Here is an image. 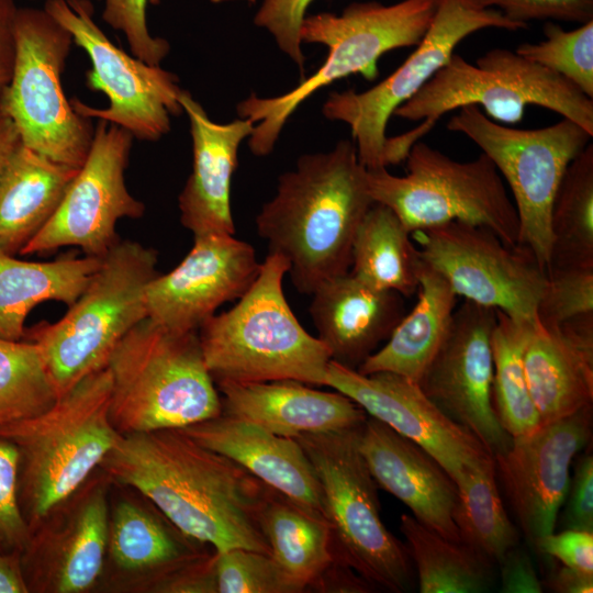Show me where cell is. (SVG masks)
<instances>
[{"label": "cell", "instance_id": "obj_42", "mask_svg": "<svg viewBox=\"0 0 593 593\" xmlns=\"http://www.w3.org/2000/svg\"><path fill=\"white\" fill-rule=\"evenodd\" d=\"M159 0H104L103 21L124 34L130 51L136 58L152 66H160L170 51L169 43L153 36L147 26L148 4Z\"/></svg>", "mask_w": 593, "mask_h": 593}, {"label": "cell", "instance_id": "obj_26", "mask_svg": "<svg viewBox=\"0 0 593 593\" xmlns=\"http://www.w3.org/2000/svg\"><path fill=\"white\" fill-rule=\"evenodd\" d=\"M204 547L152 503L123 496L110 505L105 563L122 588L155 592L169 575L210 555Z\"/></svg>", "mask_w": 593, "mask_h": 593}, {"label": "cell", "instance_id": "obj_17", "mask_svg": "<svg viewBox=\"0 0 593 593\" xmlns=\"http://www.w3.org/2000/svg\"><path fill=\"white\" fill-rule=\"evenodd\" d=\"M112 483L102 469L96 470L32 529L21 553L29 592L83 593L100 581Z\"/></svg>", "mask_w": 593, "mask_h": 593}, {"label": "cell", "instance_id": "obj_46", "mask_svg": "<svg viewBox=\"0 0 593 593\" xmlns=\"http://www.w3.org/2000/svg\"><path fill=\"white\" fill-rule=\"evenodd\" d=\"M572 465L573 474L558 521L563 529L593 533V456L589 451L580 452Z\"/></svg>", "mask_w": 593, "mask_h": 593}, {"label": "cell", "instance_id": "obj_34", "mask_svg": "<svg viewBox=\"0 0 593 593\" xmlns=\"http://www.w3.org/2000/svg\"><path fill=\"white\" fill-rule=\"evenodd\" d=\"M400 530L421 593H478L490 588L494 563L469 546L443 537L410 514L401 515Z\"/></svg>", "mask_w": 593, "mask_h": 593}, {"label": "cell", "instance_id": "obj_50", "mask_svg": "<svg viewBox=\"0 0 593 593\" xmlns=\"http://www.w3.org/2000/svg\"><path fill=\"white\" fill-rule=\"evenodd\" d=\"M16 11L18 7L14 0H0V114H2L4 94L14 67V22Z\"/></svg>", "mask_w": 593, "mask_h": 593}, {"label": "cell", "instance_id": "obj_53", "mask_svg": "<svg viewBox=\"0 0 593 593\" xmlns=\"http://www.w3.org/2000/svg\"><path fill=\"white\" fill-rule=\"evenodd\" d=\"M20 142L19 132L12 120L3 113L0 114V171Z\"/></svg>", "mask_w": 593, "mask_h": 593}, {"label": "cell", "instance_id": "obj_41", "mask_svg": "<svg viewBox=\"0 0 593 593\" xmlns=\"http://www.w3.org/2000/svg\"><path fill=\"white\" fill-rule=\"evenodd\" d=\"M589 313H593V266L547 268L537 322L553 327Z\"/></svg>", "mask_w": 593, "mask_h": 593}, {"label": "cell", "instance_id": "obj_7", "mask_svg": "<svg viewBox=\"0 0 593 593\" xmlns=\"http://www.w3.org/2000/svg\"><path fill=\"white\" fill-rule=\"evenodd\" d=\"M155 249L120 239L61 318L26 328L23 339L40 347L59 396L105 368L119 342L147 317L145 292L159 275Z\"/></svg>", "mask_w": 593, "mask_h": 593}, {"label": "cell", "instance_id": "obj_28", "mask_svg": "<svg viewBox=\"0 0 593 593\" xmlns=\"http://www.w3.org/2000/svg\"><path fill=\"white\" fill-rule=\"evenodd\" d=\"M310 314L332 360L357 369L405 315L404 296L374 288L347 272L321 284Z\"/></svg>", "mask_w": 593, "mask_h": 593}, {"label": "cell", "instance_id": "obj_4", "mask_svg": "<svg viewBox=\"0 0 593 593\" xmlns=\"http://www.w3.org/2000/svg\"><path fill=\"white\" fill-rule=\"evenodd\" d=\"M105 367L75 384L45 412L0 426L19 454L18 499L32 529L100 467L122 435L110 419Z\"/></svg>", "mask_w": 593, "mask_h": 593}, {"label": "cell", "instance_id": "obj_31", "mask_svg": "<svg viewBox=\"0 0 593 593\" xmlns=\"http://www.w3.org/2000/svg\"><path fill=\"white\" fill-rule=\"evenodd\" d=\"M102 258L61 257L26 261L0 251V338L21 340L25 318L44 301L70 306L88 286Z\"/></svg>", "mask_w": 593, "mask_h": 593}, {"label": "cell", "instance_id": "obj_23", "mask_svg": "<svg viewBox=\"0 0 593 593\" xmlns=\"http://www.w3.org/2000/svg\"><path fill=\"white\" fill-rule=\"evenodd\" d=\"M179 102L189 119L193 153L192 171L178 198L181 224L194 236L235 234L231 181L239 145L253 134L255 123L242 118L215 123L183 89Z\"/></svg>", "mask_w": 593, "mask_h": 593}, {"label": "cell", "instance_id": "obj_21", "mask_svg": "<svg viewBox=\"0 0 593 593\" xmlns=\"http://www.w3.org/2000/svg\"><path fill=\"white\" fill-rule=\"evenodd\" d=\"M255 248L234 234L194 236L187 256L147 286V317L169 329L198 331L225 302L238 300L257 278Z\"/></svg>", "mask_w": 593, "mask_h": 593}, {"label": "cell", "instance_id": "obj_14", "mask_svg": "<svg viewBox=\"0 0 593 593\" xmlns=\"http://www.w3.org/2000/svg\"><path fill=\"white\" fill-rule=\"evenodd\" d=\"M44 10L89 56L87 87L103 92L109 100L108 108L97 109L72 98L74 110L118 125L141 141L155 142L165 136L171 116L183 111L178 77L115 46L94 22L90 0H46Z\"/></svg>", "mask_w": 593, "mask_h": 593}, {"label": "cell", "instance_id": "obj_49", "mask_svg": "<svg viewBox=\"0 0 593 593\" xmlns=\"http://www.w3.org/2000/svg\"><path fill=\"white\" fill-rule=\"evenodd\" d=\"M213 553L201 558L165 579L155 592L216 593Z\"/></svg>", "mask_w": 593, "mask_h": 593}, {"label": "cell", "instance_id": "obj_8", "mask_svg": "<svg viewBox=\"0 0 593 593\" xmlns=\"http://www.w3.org/2000/svg\"><path fill=\"white\" fill-rule=\"evenodd\" d=\"M360 426L294 439L318 479L335 560L351 568L374 591L407 592L413 562L406 545L381 519L378 484L358 447Z\"/></svg>", "mask_w": 593, "mask_h": 593}, {"label": "cell", "instance_id": "obj_35", "mask_svg": "<svg viewBox=\"0 0 593 593\" xmlns=\"http://www.w3.org/2000/svg\"><path fill=\"white\" fill-rule=\"evenodd\" d=\"M452 519L460 541L499 563L519 542V532L510 519L500 495L494 458L466 471L456 482Z\"/></svg>", "mask_w": 593, "mask_h": 593}, {"label": "cell", "instance_id": "obj_16", "mask_svg": "<svg viewBox=\"0 0 593 593\" xmlns=\"http://www.w3.org/2000/svg\"><path fill=\"white\" fill-rule=\"evenodd\" d=\"M133 135L98 120L88 156L69 184L58 209L21 255L77 246L86 256L102 258L120 240V219H139L143 202L125 184Z\"/></svg>", "mask_w": 593, "mask_h": 593}, {"label": "cell", "instance_id": "obj_6", "mask_svg": "<svg viewBox=\"0 0 593 593\" xmlns=\"http://www.w3.org/2000/svg\"><path fill=\"white\" fill-rule=\"evenodd\" d=\"M437 0L353 2L337 15L323 12L305 16L300 38L328 47L324 64L294 89L271 98L251 93L237 105V114L255 123L248 146L256 156L270 154L280 132L298 107L320 88L353 74L372 80L378 60L387 52L416 46L435 15Z\"/></svg>", "mask_w": 593, "mask_h": 593}, {"label": "cell", "instance_id": "obj_54", "mask_svg": "<svg viewBox=\"0 0 593 593\" xmlns=\"http://www.w3.org/2000/svg\"><path fill=\"white\" fill-rule=\"evenodd\" d=\"M250 2H255V0H249Z\"/></svg>", "mask_w": 593, "mask_h": 593}, {"label": "cell", "instance_id": "obj_44", "mask_svg": "<svg viewBox=\"0 0 593 593\" xmlns=\"http://www.w3.org/2000/svg\"><path fill=\"white\" fill-rule=\"evenodd\" d=\"M314 0H262L254 23L266 29L279 48L303 71L304 55L301 49L300 29L309 5Z\"/></svg>", "mask_w": 593, "mask_h": 593}, {"label": "cell", "instance_id": "obj_27", "mask_svg": "<svg viewBox=\"0 0 593 593\" xmlns=\"http://www.w3.org/2000/svg\"><path fill=\"white\" fill-rule=\"evenodd\" d=\"M215 385L223 414L283 437L356 427L368 417L345 394L320 391L295 380L219 381Z\"/></svg>", "mask_w": 593, "mask_h": 593}, {"label": "cell", "instance_id": "obj_22", "mask_svg": "<svg viewBox=\"0 0 593 593\" xmlns=\"http://www.w3.org/2000/svg\"><path fill=\"white\" fill-rule=\"evenodd\" d=\"M358 447L378 486L405 504L419 523L460 541L452 519L457 483L426 449L369 415L360 426Z\"/></svg>", "mask_w": 593, "mask_h": 593}, {"label": "cell", "instance_id": "obj_48", "mask_svg": "<svg viewBox=\"0 0 593 593\" xmlns=\"http://www.w3.org/2000/svg\"><path fill=\"white\" fill-rule=\"evenodd\" d=\"M501 592L541 593L544 586L528 552L518 545L510 549L499 562Z\"/></svg>", "mask_w": 593, "mask_h": 593}, {"label": "cell", "instance_id": "obj_18", "mask_svg": "<svg viewBox=\"0 0 593 593\" xmlns=\"http://www.w3.org/2000/svg\"><path fill=\"white\" fill-rule=\"evenodd\" d=\"M592 405L537 429L512 437L510 446L493 456L496 477L534 548L555 532L566 500L571 466L592 439Z\"/></svg>", "mask_w": 593, "mask_h": 593}, {"label": "cell", "instance_id": "obj_37", "mask_svg": "<svg viewBox=\"0 0 593 593\" xmlns=\"http://www.w3.org/2000/svg\"><path fill=\"white\" fill-rule=\"evenodd\" d=\"M534 322H517L496 310L491 339L492 402L500 424L512 437L528 434L541 425L527 387L523 360Z\"/></svg>", "mask_w": 593, "mask_h": 593}, {"label": "cell", "instance_id": "obj_5", "mask_svg": "<svg viewBox=\"0 0 593 593\" xmlns=\"http://www.w3.org/2000/svg\"><path fill=\"white\" fill-rule=\"evenodd\" d=\"M107 368L110 419L121 435L181 429L222 413L198 331L169 329L146 317L119 342Z\"/></svg>", "mask_w": 593, "mask_h": 593}, {"label": "cell", "instance_id": "obj_40", "mask_svg": "<svg viewBox=\"0 0 593 593\" xmlns=\"http://www.w3.org/2000/svg\"><path fill=\"white\" fill-rule=\"evenodd\" d=\"M216 593H303L270 555L233 548L213 555Z\"/></svg>", "mask_w": 593, "mask_h": 593}, {"label": "cell", "instance_id": "obj_12", "mask_svg": "<svg viewBox=\"0 0 593 593\" xmlns=\"http://www.w3.org/2000/svg\"><path fill=\"white\" fill-rule=\"evenodd\" d=\"M458 110L447 122V128L466 135L494 163L513 195L519 245L527 247L547 269L556 190L566 168L591 143L592 135L566 118L546 127L523 130L491 120L477 105Z\"/></svg>", "mask_w": 593, "mask_h": 593}, {"label": "cell", "instance_id": "obj_52", "mask_svg": "<svg viewBox=\"0 0 593 593\" xmlns=\"http://www.w3.org/2000/svg\"><path fill=\"white\" fill-rule=\"evenodd\" d=\"M21 553L0 552V593H29Z\"/></svg>", "mask_w": 593, "mask_h": 593}, {"label": "cell", "instance_id": "obj_13", "mask_svg": "<svg viewBox=\"0 0 593 593\" xmlns=\"http://www.w3.org/2000/svg\"><path fill=\"white\" fill-rule=\"evenodd\" d=\"M486 27L527 29L501 11L480 8L471 0H437L427 32L394 72L366 91L346 90L328 96L322 109L324 116L349 125L358 159L366 169L387 168L385 130L394 111L450 59L462 40Z\"/></svg>", "mask_w": 593, "mask_h": 593}, {"label": "cell", "instance_id": "obj_10", "mask_svg": "<svg viewBox=\"0 0 593 593\" xmlns=\"http://www.w3.org/2000/svg\"><path fill=\"white\" fill-rule=\"evenodd\" d=\"M528 104L555 111L593 136L592 98L555 71L499 47L475 64L454 53L393 115L421 120L428 133L445 113L465 105L483 109L495 122L514 124L523 119Z\"/></svg>", "mask_w": 593, "mask_h": 593}, {"label": "cell", "instance_id": "obj_11", "mask_svg": "<svg viewBox=\"0 0 593 593\" xmlns=\"http://www.w3.org/2000/svg\"><path fill=\"white\" fill-rule=\"evenodd\" d=\"M15 58L2 113L14 123L21 143L55 163L79 169L94 127L78 114L61 86L74 40L44 9L18 8Z\"/></svg>", "mask_w": 593, "mask_h": 593}, {"label": "cell", "instance_id": "obj_43", "mask_svg": "<svg viewBox=\"0 0 593 593\" xmlns=\"http://www.w3.org/2000/svg\"><path fill=\"white\" fill-rule=\"evenodd\" d=\"M16 447L0 436V552L23 551L31 529L18 499Z\"/></svg>", "mask_w": 593, "mask_h": 593}, {"label": "cell", "instance_id": "obj_30", "mask_svg": "<svg viewBox=\"0 0 593 593\" xmlns=\"http://www.w3.org/2000/svg\"><path fill=\"white\" fill-rule=\"evenodd\" d=\"M416 294L412 311L402 317L385 344L356 369L359 373L392 372L419 382L448 333L457 295L423 260Z\"/></svg>", "mask_w": 593, "mask_h": 593}, {"label": "cell", "instance_id": "obj_19", "mask_svg": "<svg viewBox=\"0 0 593 593\" xmlns=\"http://www.w3.org/2000/svg\"><path fill=\"white\" fill-rule=\"evenodd\" d=\"M495 324L496 310L466 300L455 310L448 333L418 382L422 391L473 433L492 456L512 441L492 402Z\"/></svg>", "mask_w": 593, "mask_h": 593}, {"label": "cell", "instance_id": "obj_24", "mask_svg": "<svg viewBox=\"0 0 593 593\" xmlns=\"http://www.w3.org/2000/svg\"><path fill=\"white\" fill-rule=\"evenodd\" d=\"M181 430L236 462L272 490L325 517L318 479L296 439L223 413Z\"/></svg>", "mask_w": 593, "mask_h": 593}, {"label": "cell", "instance_id": "obj_45", "mask_svg": "<svg viewBox=\"0 0 593 593\" xmlns=\"http://www.w3.org/2000/svg\"><path fill=\"white\" fill-rule=\"evenodd\" d=\"M493 8L508 20L528 27L532 20H557L580 24L593 21V0H471Z\"/></svg>", "mask_w": 593, "mask_h": 593}, {"label": "cell", "instance_id": "obj_20", "mask_svg": "<svg viewBox=\"0 0 593 593\" xmlns=\"http://www.w3.org/2000/svg\"><path fill=\"white\" fill-rule=\"evenodd\" d=\"M324 385L426 449L457 482L493 456L467 427L446 415L418 383L392 372L359 373L331 360Z\"/></svg>", "mask_w": 593, "mask_h": 593}, {"label": "cell", "instance_id": "obj_15", "mask_svg": "<svg viewBox=\"0 0 593 593\" xmlns=\"http://www.w3.org/2000/svg\"><path fill=\"white\" fill-rule=\"evenodd\" d=\"M419 257L455 294L533 323L547 271L525 246H510L488 227L460 222L411 233Z\"/></svg>", "mask_w": 593, "mask_h": 593}, {"label": "cell", "instance_id": "obj_3", "mask_svg": "<svg viewBox=\"0 0 593 593\" xmlns=\"http://www.w3.org/2000/svg\"><path fill=\"white\" fill-rule=\"evenodd\" d=\"M289 262L266 256L249 289L226 312L214 314L198 329L204 361L214 382L295 380L324 385L332 355L310 335L283 293Z\"/></svg>", "mask_w": 593, "mask_h": 593}, {"label": "cell", "instance_id": "obj_32", "mask_svg": "<svg viewBox=\"0 0 593 593\" xmlns=\"http://www.w3.org/2000/svg\"><path fill=\"white\" fill-rule=\"evenodd\" d=\"M258 522L271 558L306 591H316L322 578L337 562L328 521L271 489Z\"/></svg>", "mask_w": 593, "mask_h": 593}, {"label": "cell", "instance_id": "obj_36", "mask_svg": "<svg viewBox=\"0 0 593 593\" xmlns=\"http://www.w3.org/2000/svg\"><path fill=\"white\" fill-rule=\"evenodd\" d=\"M550 233L547 268L593 266L592 143L564 170L551 205Z\"/></svg>", "mask_w": 593, "mask_h": 593}, {"label": "cell", "instance_id": "obj_33", "mask_svg": "<svg viewBox=\"0 0 593 593\" xmlns=\"http://www.w3.org/2000/svg\"><path fill=\"white\" fill-rule=\"evenodd\" d=\"M421 266L411 233L391 209L373 203L357 230L349 272L374 288L411 298L418 289Z\"/></svg>", "mask_w": 593, "mask_h": 593}, {"label": "cell", "instance_id": "obj_51", "mask_svg": "<svg viewBox=\"0 0 593 593\" xmlns=\"http://www.w3.org/2000/svg\"><path fill=\"white\" fill-rule=\"evenodd\" d=\"M544 589L555 593H591L593 591V574L583 573L563 564L552 567Z\"/></svg>", "mask_w": 593, "mask_h": 593}, {"label": "cell", "instance_id": "obj_1", "mask_svg": "<svg viewBox=\"0 0 593 593\" xmlns=\"http://www.w3.org/2000/svg\"><path fill=\"white\" fill-rule=\"evenodd\" d=\"M99 468L215 552L244 548L270 555L258 517L271 488L181 429L122 435Z\"/></svg>", "mask_w": 593, "mask_h": 593}, {"label": "cell", "instance_id": "obj_39", "mask_svg": "<svg viewBox=\"0 0 593 593\" xmlns=\"http://www.w3.org/2000/svg\"><path fill=\"white\" fill-rule=\"evenodd\" d=\"M542 32L544 41L521 44L515 52L564 77L593 99V21L570 31L548 21Z\"/></svg>", "mask_w": 593, "mask_h": 593}, {"label": "cell", "instance_id": "obj_29", "mask_svg": "<svg viewBox=\"0 0 593 593\" xmlns=\"http://www.w3.org/2000/svg\"><path fill=\"white\" fill-rule=\"evenodd\" d=\"M78 170L16 145L0 171L1 253L20 254L41 232Z\"/></svg>", "mask_w": 593, "mask_h": 593}, {"label": "cell", "instance_id": "obj_2", "mask_svg": "<svg viewBox=\"0 0 593 593\" xmlns=\"http://www.w3.org/2000/svg\"><path fill=\"white\" fill-rule=\"evenodd\" d=\"M365 174L355 143L347 139L329 152L302 155L257 214L258 235L270 254L289 262L299 292L312 294L349 272L357 230L374 203Z\"/></svg>", "mask_w": 593, "mask_h": 593}, {"label": "cell", "instance_id": "obj_38", "mask_svg": "<svg viewBox=\"0 0 593 593\" xmlns=\"http://www.w3.org/2000/svg\"><path fill=\"white\" fill-rule=\"evenodd\" d=\"M58 398L40 347L0 338V426L36 416Z\"/></svg>", "mask_w": 593, "mask_h": 593}, {"label": "cell", "instance_id": "obj_47", "mask_svg": "<svg viewBox=\"0 0 593 593\" xmlns=\"http://www.w3.org/2000/svg\"><path fill=\"white\" fill-rule=\"evenodd\" d=\"M538 552L552 557L561 564L593 574V533L563 529L540 538L534 546Z\"/></svg>", "mask_w": 593, "mask_h": 593}, {"label": "cell", "instance_id": "obj_9", "mask_svg": "<svg viewBox=\"0 0 593 593\" xmlns=\"http://www.w3.org/2000/svg\"><path fill=\"white\" fill-rule=\"evenodd\" d=\"M405 160V176L382 167L366 169L365 178L372 201L391 209L410 233L460 222L488 227L505 244L519 245L514 202L488 155L458 161L417 141Z\"/></svg>", "mask_w": 593, "mask_h": 593}, {"label": "cell", "instance_id": "obj_25", "mask_svg": "<svg viewBox=\"0 0 593 593\" xmlns=\"http://www.w3.org/2000/svg\"><path fill=\"white\" fill-rule=\"evenodd\" d=\"M523 360L541 425L592 405L593 313L553 327H545L536 320Z\"/></svg>", "mask_w": 593, "mask_h": 593}]
</instances>
